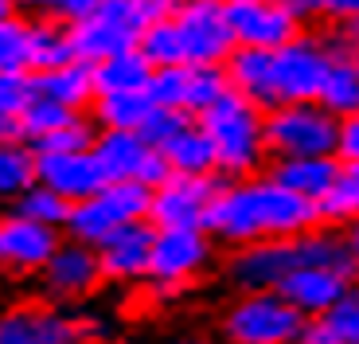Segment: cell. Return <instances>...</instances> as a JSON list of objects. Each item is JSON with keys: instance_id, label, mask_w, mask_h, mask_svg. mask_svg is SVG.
Instances as JSON below:
<instances>
[{"instance_id": "cell-1", "label": "cell", "mask_w": 359, "mask_h": 344, "mask_svg": "<svg viewBox=\"0 0 359 344\" xmlns=\"http://www.w3.org/2000/svg\"><path fill=\"white\" fill-rule=\"evenodd\" d=\"M309 227H320L316 204L278 184L266 168L254 172V176H238V180L223 176L203 216V231L223 251L254 243V239L301 235Z\"/></svg>"}, {"instance_id": "cell-2", "label": "cell", "mask_w": 359, "mask_h": 344, "mask_svg": "<svg viewBox=\"0 0 359 344\" xmlns=\"http://www.w3.org/2000/svg\"><path fill=\"white\" fill-rule=\"evenodd\" d=\"M196 121L215 149L219 176L238 180V176H254V172L266 168L269 153H266V137H262V110L250 98H243L226 86L203 114H196Z\"/></svg>"}, {"instance_id": "cell-3", "label": "cell", "mask_w": 359, "mask_h": 344, "mask_svg": "<svg viewBox=\"0 0 359 344\" xmlns=\"http://www.w3.org/2000/svg\"><path fill=\"white\" fill-rule=\"evenodd\" d=\"M172 8H176V0H98L86 16L67 24L74 59L98 63L106 55L129 51V47H137L144 27L172 16Z\"/></svg>"}, {"instance_id": "cell-4", "label": "cell", "mask_w": 359, "mask_h": 344, "mask_svg": "<svg viewBox=\"0 0 359 344\" xmlns=\"http://www.w3.org/2000/svg\"><path fill=\"white\" fill-rule=\"evenodd\" d=\"M305 313L293 309L278 290H234L219 313L223 344H293Z\"/></svg>"}, {"instance_id": "cell-5", "label": "cell", "mask_w": 359, "mask_h": 344, "mask_svg": "<svg viewBox=\"0 0 359 344\" xmlns=\"http://www.w3.org/2000/svg\"><path fill=\"white\" fill-rule=\"evenodd\" d=\"M340 118L320 102H278L262 110V137L269 157H328L336 153Z\"/></svg>"}, {"instance_id": "cell-6", "label": "cell", "mask_w": 359, "mask_h": 344, "mask_svg": "<svg viewBox=\"0 0 359 344\" xmlns=\"http://www.w3.org/2000/svg\"><path fill=\"white\" fill-rule=\"evenodd\" d=\"M149 196H153V188L141 180H106L98 192H90L86 199L71 204L63 235L79 239L86 246H98L114 227L149 219Z\"/></svg>"}, {"instance_id": "cell-7", "label": "cell", "mask_w": 359, "mask_h": 344, "mask_svg": "<svg viewBox=\"0 0 359 344\" xmlns=\"http://www.w3.org/2000/svg\"><path fill=\"white\" fill-rule=\"evenodd\" d=\"M340 39L336 32H316L305 24L293 39L273 47V82H278V102H316L324 86V74L332 67Z\"/></svg>"}, {"instance_id": "cell-8", "label": "cell", "mask_w": 359, "mask_h": 344, "mask_svg": "<svg viewBox=\"0 0 359 344\" xmlns=\"http://www.w3.org/2000/svg\"><path fill=\"white\" fill-rule=\"evenodd\" d=\"M223 246L203 227H156L153 251H149V278L168 286H196L207 270H215Z\"/></svg>"}, {"instance_id": "cell-9", "label": "cell", "mask_w": 359, "mask_h": 344, "mask_svg": "<svg viewBox=\"0 0 359 344\" xmlns=\"http://www.w3.org/2000/svg\"><path fill=\"white\" fill-rule=\"evenodd\" d=\"M39 293L55 305H90L94 293L106 286L98 266V251L79 239H59V246L51 251V258L43 263V270L36 274Z\"/></svg>"}, {"instance_id": "cell-10", "label": "cell", "mask_w": 359, "mask_h": 344, "mask_svg": "<svg viewBox=\"0 0 359 344\" xmlns=\"http://www.w3.org/2000/svg\"><path fill=\"white\" fill-rule=\"evenodd\" d=\"M172 24L180 32L188 63H223L234 51L226 0H176Z\"/></svg>"}, {"instance_id": "cell-11", "label": "cell", "mask_w": 359, "mask_h": 344, "mask_svg": "<svg viewBox=\"0 0 359 344\" xmlns=\"http://www.w3.org/2000/svg\"><path fill=\"white\" fill-rule=\"evenodd\" d=\"M90 153L106 180H141L156 188L168 176V161L161 157V149H153L137 129H98Z\"/></svg>"}, {"instance_id": "cell-12", "label": "cell", "mask_w": 359, "mask_h": 344, "mask_svg": "<svg viewBox=\"0 0 359 344\" xmlns=\"http://www.w3.org/2000/svg\"><path fill=\"white\" fill-rule=\"evenodd\" d=\"M0 344H79L74 309L55 305L43 293L0 309Z\"/></svg>"}, {"instance_id": "cell-13", "label": "cell", "mask_w": 359, "mask_h": 344, "mask_svg": "<svg viewBox=\"0 0 359 344\" xmlns=\"http://www.w3.org/2000/svg\"><path fill=\"white\" fill-rule=\"evenodd\" d=\"M223 184L219 172L211 176H188V172H168L149 196V223L153 227H203L207 204Z\"/></svg>"}, {"instance_id": "cell-14", "label": "cell", "mask_w": 359, "mask_h": 344, "mask_svg": "<svg viewBox=\"0 0 359 344\" xmlns=\"http://www.w3.org/2000/svg\"><path fill=\"white\" fill-rule=\"evenodd\" d=\"M59 227L36 223L16 211H0V274L8 278H36L51 251L59 246Z\"/></svg>"}, {"instance_id": "cell-15", "label": "cell", "mask_w": 359, "mask_h": 344, "mask_svg": "<svg viewBox=\"0 0 359 344\" xmlns=\"http://www.w3.org/2000/svg\"><path fill=\"white\" fill-rule=\"evenodd\" d=\"M226 20L234 47H266V51L281 47L305 27L285 0H226Z\"/></svg>"}, {"instance_id": "cell-16", "label": "cell", "mask_w": 359, "mask_h": 344, "mask_svg": "<svg viewBox=\"0 0 359 344\" xmlns=\"http://www.w3.org/2000/svg\"><path fill=\"white\" fill-rule=\"evenodd\" d=\"M153 235H156V227L149 223V219L114 227V231L94 246V251H98V266H102V282H106V286H144Z\"/></svg>"}, {"instance_id": "cell-17", "label": "cell", "mask_w": 359, "mask_h": 344, "mask_svg": "<svg viewBox=\"0 0 359 344\" xmlns=\"http://www.w3.org/2000/svg\"><path fill=\"white\" fill-rule=\"evenodd\" d=\"M36 180L59 192L63 199H86L106 184L98 161L90 149H71V153H36Z\"/></svg>"}, {"instance_id": "cell-18", "label": "cell", "mask_w": 359, "mask_h": 344, "mask_svg": "<svg viewBox=\"0 0 359 344\" xmlns=\"http://www.w3.org/2000/svg\"><path fill=\"white\" fill-rule=\"evenodd\" d=\"M226 86L250 98L258 110L278 106V82H273V51L266 47H234L223 59Z\"/></svg>"}, {"instance_id": "cell-19", "label": "cell", "mask_w": 359, "mask_h": 344, "mask_svg": "<svg viewBox=\"0 0 359 344\" xmlns=\"http://www.w3.org/2000/svg\"><path fill=\"white\" fill-rule=\"evenodd\" d=\"M351 282H359V278H348L344 270H332V266H301V270H293L281 282L278 293L293 309H301L305 317H316V313H324V309L348 290Z\"/></svg>"}, {"instance_id": "cell-20", "label": "cell", "mask_w": 359, "mask_h": 344, "mask_svg": "<svg viewBox=\"0 0 359 344\" xmlns=\"http://www.w3.org/2000/svg\"><path fill=\"white\" fill-rule=\"evenodd\" d=\"M336 168H340V157L336 153H328V157H269L266 161V172L273 180L285 184L297 196L313 199V204L332 188Z\"/></svg>"}, {"instance_id": "cell-21", "label": "cell", "mask_w": 359, "mask_h": 344, "mask_svg": "<svg viewBox=\"0 0 359 344\" xmlns=\"http://www.w3.org/2000/svg\"><path fill=\"white\" fill-rule=\"evenodd\" d=\"M32 86H36V94H43L51 102H63L71 110H90V102H94L90 63H82V59L47 67V71H32Z\"/></svg>"}, {"instance_id": "cell-22", "label": "cell", "mask_w": 359, "mask_h": 344, "mask_svg": "<svg viewBox=\"0 0 359 344\" xmlns=\"http://www.w3.org/2000/svg\"><path fill=\"white\" fill-rule=\"evenodd\" d=\"M161 157L168 161V172H188V176H211V172H219L215 149H211V141H207V133L199 129L196 118L164 141Z\"/></svg>"}, {"instance_id": "cell-23", "label": "cell", "mask_w": 359, "mask_h": 344, "mask_svg": "<svg viewBox=\"0 0 359 344\" xmlns=\"http://www.w3.org/2000/svg\"><path fill=\"white\" fill-rule=\"evenodd\" d=\"M153 63L144 59L137 47L129 51L106 55L98 63H90V79H94V94H117V91H144L149 86Z\"/></svg>"}, {"instance_id": "cell-24", "label": "cell", "mask_w": 359, "mask_h": 344, "mask_svg": "<svg viewBox=\"0 0 359 344\" xmlns=\"http://www.w3.org/2000/svg\"><path fill=\"white\" fill-rule=\"evenodd\" d=\"M316 102H320L328 114H336V118L359 114V55H351L348 47L336 51L332 67H328V74H324L320 94H316Z\"/></svg>"}, {"instance_id": "cell-25", "label": "cell", "mask_w": 359, "mask_h": 344, "mask_svg": "<svg viewBox=\"0 0 359 344\" xmlns=\"http://www.w3.org/2000/svg\"><path fill=\"white\" fill-rule=\"evenodd\" d=\"M74 44H71V27L59 20L43 16H27V71H47V67L71 63Z\"/></svg>"}, {"instance_id": "cell-26", "label": "cell", "mask_w": 359, "mask_h": 344, "mask_svg": "<svg viewBox=\"0 0 359 344\" xmlns=\"http://www.w3.org/2000/svg\"><path fill=\"white\" fill-rule=\"evenodd\" d=\"M153 106L156 102L149 98V91H117V94H94L86 114L98 129H141V121L149 118Z\"/></svg>"}, {"instance_id": "cell-27", "label": "cell", "mask_w": 359, "mask_h": 344, "mask_svg": "<svg viewBox=\"0 0 359 344\" xmlns=\"http://www.w3.org/2000/svg\"><path fill=\"white\" fill-rule=\"evenodd\" d=\"M324 227H344L359 216V161H340L332 188L316 199Z\"/></svg>"}, {"instance_id": "cell-28", "label": "cell", "mask_w": 359, "mask_h": 344, "mask_svg": "<svg viewBox=\"0 0 359 344\" xmlns=\"http://www.w3.org/2000/svg\"><path fill=\"white\" fill-rule=\"evenodd\" d=\"M27 184H36V149L24 137L0 141V208H8Z\"/></svg>"}, {"instance_id": "cell-29", "label": "cell", "mask_w": 359, "mask_h": 344, "mask_svg": "<svg viewBox=\"0 0 359 344\" xmlns=\"http://www.w3.org/2000/svg\"><path fill=\"white\" fill-rule=\"evenodd\" d=\"M226 91L223 63H184V114H203Z\"/></svg>"}, {"instance_id": "cell-30", "label": "cell", "mask_w": 359, "mask_h": 344, "mask_svg": "<svg viewBox=\"0 0 359 344\" xmlns=\"http://www.w3.org/2000/svg\"><path fill=\"white\" fill-rule=\"evenodd\" d=\"M8 211H16V216H27V219H36V223H47V227H59V231H63L67 211H71V199H63L59 192H51L47 184L36 180V184H27V188L12 199Z\"/></svg>"}, {"instance_id": "cell-31", "label": "cell", "mask_w": 359, "mask_h": 344, "mask_svg": "<svg viewBox=\"0 0 359 344\" xmlns=\"http://www.w3.org/2000/svg\"><path fill=\"white\" fill-rule=\"evenodd\" d=\"M137 51H141L153 67L188 63V59H184V44H180V32H176V24H172V16H164V20H156V24L144 27L141 39H137Z\"/></svg>"}, {"instance_id": "cell-32", "label": "cell", "mask_w": 359, "mask_h": 344, "mask_svg": "<svg viewBox=\"0 0 359 344\" xmlns=\"http://www.w3.org/2000/svg\"><path fill=\"white\" fill-rule=\"evenodd\" d=\"M94 133H98V126L90 121V114H74L71 121H63V126L47 129V133L32 137L27 145L36 149V153H71V149H90L94 145Z\"/></svg>"}, {"instance_id": "cell-33", "label": "cell", "mask_w": 359, "mask_h": 344, "mask_svg": "<svg viewBox=\"0 0 359 344\" xmlns=\"http://www.w3.org/2000/svg\"><path fill=\"white\" fill-rule=\"evenodd\" d=\"M316 317L328 325L336 344H359V282H351L348 290L324 309V313H316Z\"/></svg>"}, {"instance_id": "cell-34", "label": "cell", "mask_w": 359, "mask_h": 344, "mask_svg": "<svg viewBox=\"0 0 359 344\" xmlns=\"http://www.w3.org/2000/svg\"><path fill=\"white\" fill-rule=\"evenodd\" d=\"M74 114H86V110H71V106H63V102L43 98V94H32V102H27L24 114H20L24 141H32V137L47 133V129H55V126H63V121H71Z\"/></svg>"}, {"instance_id": "cell-35", "label": "cell", "mask_w": 359, "mask_h": 344, "mask_svg": "<svg viewBox=\"0 0 359 344\" xmlns=\"http://www.w3.org/2000/svg\"><path fill=\"white\" fill-rule=\"evenodd\" d=\"M0 71H27V16H0Z\"/></svg>"}, {"instance_id": "cell-36", "label": "cell", "mask_w": 359, "mask_h": 344, "mask_svg": "<svg viewBox=\"0 0 359 344\" xmlns=\"http://www.w3.org/2000/svg\"><path fill=\"white\" fill-rule=\"evenodd\" d=\"M191 121V114H184V110H172V106H153L149 110V118L141 121V129H137V133L144 137V141H149V145L153 149H161L164 141H168L172 133H176V129H184Z\"/></svg>"}, {"instance_id": "cell-37", "label": "cell", "mask_w": 359, "mask_h": 344, "mask_svg": "<svg viewBox=\"0 0 359 344\" xmlns=\"http://www.w3.org/2000/svg\"><path fill=\"white\" fill-rule=\"evenodd\" d=\"M32 94H36L32 71H0V114L4 118H20Z\"/></svg>"}, {"instance_id": "cell-38", "label": "cell", "mask_w": 359, "mask_h": 344, "mask_svg": "<svg viewBox=\"0 0 359 344\" xmlns=\"http://www.w3.org/2000/svg\"><path fill=\"white\" fill-rule=\"evenodd\" d=\"M98 0H16V8L24 16H43V20H59V24H74Z\"/></svg>"}, {"instance_id": "cell-39", "label": "cell", "mask_w": 359, "mask_h": 344, "mask_svg": "<svg viewBox=\"0 0 359 344\" xmlns=\"http://www.w3.org/2000/svg\"><path fill=\"white\" fill-rule=\"evenodd\" d=\"M74 329H79V344H106L114 340V325L98 309H74Z\"/></svg>"}, {"instance_id": "cell-40", "label": "cell", "mask_w": 359, "mask_h": 344, "mask_svg": "<svg viewBox=\"0 0 359 344\" xmlns=\"http://www.w3.org/2000/svg\"><path fill=\"white\" fill-rule=\"evenodd\" d=\"M348 20H359V0H320L316 4V24H348Z\"/></svg>"}, {"instance_id": "cell-41", "label": "cell", "mask_w": 359, "mask_h": 344, "mask_svg": "<svg viewBox=\"0 0 359 344\" xmlns=\"http://www.w3.org/2000/svg\"><path fill=\"white\" fill-rule=\"evenodd\" d=\"M336 157H340V161H359V114L340 118V133H336Z\"/></svg>"}, {"instance_id": "cell-42", "label": "cell", "mask_w": 359, "mask_h": 344, "mask_svg": "<svg viewBox=\"0 0 359 344\" xmlns=\"http://www.w3.org/2000/svg\"><path fill=\"white\" fill-rule=\"evenodd\" d=\"M336 39H340V47H348L351 55H359V20H348V24L336 27Z\"/></svg>"}, {"instance_id": "cell-43", "label": "cell", "mask_w": 359, "mask_h": 344, "mask_svg": "<svg viewBox=\"0 0 359 344\" xmlns=\"http://www.w3.org/2000/svg\"><path fill=\"white\" fill-rule=\"evenodd\" d=\"M340 235H344V246H348L351 263H355V270H359V216L351 219V223H344V227H340Z\"/></svg>"}, {"instance_id": "cell-44", "label": "cell", "mask_w": 359, "mask_h": 344, "mask_svg": "<svg viewBox=\"0 0 359 344\" xmlns=\"http://www.w3.org/2000/svg\"><path fill=\"white\" fill-rule=\"evenodd\" d=\"M285 4L301 24H316V4H320V0H285Z\"/></svg>"}, {"instance_id": "cell-45", "label": "cell", "mask_w": 359, "mask_h": 344, "mask_svg": "<svg viewBox=\"0 0 359 344\" xmlns=\"http://www.w3.org/2000/svg\"><path fill=\"white\" fill-rule=\"evenodd\" d=\"M20 137H24L20 118H4V114H0V141H20Z\"/></svg>"}, {"instance_id": "cell-46", "label": "cell", "mask_w": 359, "mask_h": 344, "mask_svg": "<svg viewBox=\"0 0 359 344\" xmlns=\"http://www.w3.org/2000/svg\"><path fill=\"white\" fill-rule=\"evenodd\" d=\"M168 344H223V340H215V336H176Z\"/></svg>"}, {"instance_id": "cell-47", "label": "cell", "mask_w": 359, "mask_h": 344, "mask_svg": "<svg viewBox=\"0 0 359 344\" xmlns=\"http://www.w3.org/2000/svg\"><path fill=\"white\" fill-rule=\"evenodd\" d=\"M8 12H16V0H0V16H8Z\"/></svg>"}, {"instance_id": "cell-48", "label": "cell", "mask_w": 359, "mask_h": 344, "mask_svg": "<svg viewBox=\"0 0 359 344\" xmlns=\"http://www.w3.org/2000/svg\"><path fill=\"white\" fill-rule=\"evenodd\" d=\"M106 344H117V340H106Z\"/></svg>"}]
</instances>
